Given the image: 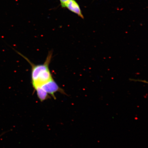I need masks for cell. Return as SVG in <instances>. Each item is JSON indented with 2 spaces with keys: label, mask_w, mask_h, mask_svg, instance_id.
Instances as JSON below:
<instances>
[{
  "label": "cell",
  "mask_w": 148,
  "mask_h": 148,
  "mask_svg": "<svg viewBox=\"0 0 148 148\" xmlns=\"http://www.w3.org/2000/svg\"><path fill=\"white\" fill-rule=\"evenodd\" d=\"M34 88L36 90L37 96L40 101H43L50 98L49 94L42 90L40 86H36Z\"/></svg>",
  "instance_id": "cell-4"
},
{
  "label": "cell",
  "mask_w": 148,
  "mask_h": 148,
  "mask_svg": "<svg viewBox=\"0 0 148 148\" xmlns=\"http://www.w3.org/2000/svg\"><path fill=\"white\" fill-rule=\"evenodd\" d=\"M60 1L61 7L62 8H64L65 5L69 1V0H60Z\"/></svg>",
  "instance_id": "cell-5"
},
{
  "label": "cell",
  "mask_w": 148,
  "mask_h": 148,
  "mask_svg": "<svg viewBox=\"0 0 148 148\" xmlns=\"http://www.w3.org/2000/svg\"><path fill=\"white\" fill-rule=\"evenodd\" d=\"M17 52L18 54L24 58H25L31 66V81L32 83H34L36 81L38 77L40 75L43 74L44 72H45L49 69V65L50 63L52 57L53 52L52 51H49L48 53L47 58L45 62L43 64H35L31 62L29 59L27 57L24 56L21 53Z\"/></svg>",
  "instance_id": "cell-1"
},
{
  "label": "cell",
  "mask_w": 148,
  "mask_h": 148,
  "mask_svg": "<svg viewBox=\"0 0 148 148\" xmlns=\"http://www.w3.org/2000/svg\"><path fill=\"white\" fill-rule=\"evenodd\" d=\"M44 91L48 94H50L54 99H56L55 94L57 92L66 94L63 90L59 86L54 79H51L50 81L44 83L40 86Z\"/></svg>",
  "instance_id": "cell-2"
},
{
  "label": "cell",
  "mask_w": 148,
  "mask_h": 148,
  "mask_svg": "<svg viewBox=\"0 0 148 148\" xmlns=\"http://www.w3.org/2000/svg\"><path fill=\"white\" fill-rule=\"evenodd\" d=\"M64 8L67 9L83 19L84 18V16L82 14L80 7L75 0H69L65 5Z\"/></svg>",
  "instance_id": "cell-3"
}]
</instances>
